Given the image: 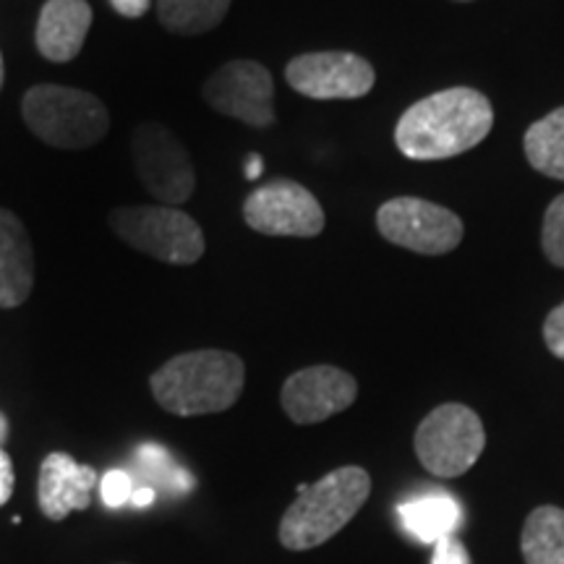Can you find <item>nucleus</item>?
Listing matches in <instances>:
<instances>
[{"mask_svg":"<svg viewBox=\"0 0 564 564\" xmlns=\"http://www.w3.org/2000/svg\"><path fill=\"white\" fill-rule=\"evenodd\" d=\"M494 108L478 89L453 87L411 105L394 126V144L408 160H449L489 137Z\"/></svg>","mask_w":564,"mask_h":564,"instance_id":"nucleus-1","label":"nucleus"},{"mask_svg":"<svg viewBox=\"0 0 564 564\" xmlns=\"http://www.w3.org/2000/svg\"><path fill=\"white\" fill-rule=\"evenodd\" d=\"M246 366L228 350L181 352L152 373L150 387L162 411L183 415L223 413L241 398Z\"/></svg>","mask_w":564,"mask_h":564,"instance_id":"nucleus-2","label":"nucleus"},{"mask_svg":"<svg viewBox=\"0 0 564 564\" xmlns=\"http://www.w3.org/2000/svg\"><path fill=\"white\" fill-rule=\"evenodd\" d=\"M371 494V478L358 465H345L308 484L288 507L280 523V544L291 552L322 546L356 518Z\"/></svg>","mask_w":564,"mask_h":564,"instance_id":"nucleus-3","label":"nucleus"},{"mask_svg":"<svg viewBox=\"0 0 564 564\" xmlns=\"http://www.w3.org/2000/svg\"><path fill=\"white\" fill-rule=\"evenodd\" d=\"M21 112L30 131L55 150H87L100 144L110 129V116L91 91L40 84L24 95Z\"/></svg>","mask_w":564,"mask_h":564,"instance_id":"nucleus-4","label":"nucleus"},{"mask_svg":"<svg viewBox=\"0 0 564 564\" xmlns=\"http://www.w3.org/2000/svg\"><path fill=\"white\" fill-rule=\"evenodd\" d=\"M110 228L147 257L165 264H194L204 257V232L186 212L167 207H121L110 212Z\"/></svg>","mask_w":564,"mask_h":564,"instance_id":"nucleus-5","label":"nucleus"},{"mask_svg":"<svg viewBox=\"0 0 564 564\" xmlns=\"http://www.w3.org/2000/svg\"><path fill=\"white\" fill-rule=\"evenodd\" d=\"M415 455L436 478H457L474 468L486 447L484 423L468 405L434 408L415 432Z\"/></svg>","mask_w":564,"mask_h":564,"instance_id":"nucleus-6","label":"nucleus"},{"mask_svg":"<svg viewBox=\"0 0 564 564\" xmlns=\"http://www.w3.org/2000/svg\"><path fill=\"white\" fill-rule=\"evenodd\" d=\"M131 154L141 186L154 199L167 207L192 199L196 188L192 154L171 129L154 121L139 123L131 139Z\"/></svg>","mask_w":564,"mask_h":564,"instance_id":"nucleus-7","label":"nucleus"},{"mask_svg":"<svg viewBox=\"0 0 564 564\" xmlns=\"http://www.w3.org/2000/svg\"><path fill=\"white\" fill-rule=\"evenodd\" d=\"M377 228L390 243L423 257L455 251L465 232L463 220L453 209L415 196L384 202L377 212Z\"/></svg>","mask_w":564,"mask_h":564,"instance_id":"nucleus-8","label":"nucleus"},{"mask_svg":"<svg viewBox=\"0 0 564 564\" xmlns=\"http://www.w3.org/2000/svg\"><path fill=\"white\" fill-rule=\"evenodd\" d=\"M243 220L262 236L314 238L324 230L322 204L295 181H272L253 188L243 202Z\"/></svg>","mask_w":564,"mask_h":564,"instance_id":"nucleus-9","label":"nucleus"},{"mask_svg":"<svg viewBox=\"0 0 564 564\" xmlns=\"http://www.w3.org/2000/svg\"><path fill=\"white\" fill-rule=\"evenodd\" d=\"M285 79L312 100H358L373 89L377 74L361 55L343 51L306 53L288 63Z\"/></svg>","mask_w":564,"mask_h":564,"instance_id":"nucleus-10","label":"nucleus"},{"mask_svg":"<svg viewBox=\"0 0 564 564\" xmlns=\"http://www.w3.org/2000/svg\"><path fill=\"white\" fill-rule=\"evenodd\" d=\"M274 82L272 74L257 61H230L217 68L204 84V100L223 116L267 129L274 123Z\"/></svg>","mask_w":564,"mask_h":564,"instance_id":"nucleus-11","label":"nucleus"},{"mask_svg":"<svg viewBox=\"0 0 564 564\" xmlns=\"http://www.w3.org/2000/svg\"><path fill=\"white\" fill-rule=\"evenodd\" d=\"M358 398V384L337 366H308L282 384V411L293 423H322L348 411Z\"/></svg>","mask_w":564,"mask_h":564,"instance_id":"nucleus-12","label":"nucleus"},{"mask_svg":"<svg viewBox=\"0 0 564 564\" xmlns=\"http://www.w3.org/2000/svg\"><path fill=\"white\" fill-rule=\"evenodd\" d=\"M97 478L91 465H79L68 453H51L42 460L37 478L40 510L55 523L66 520L68 512L87 510Z\"/></svg>","mask_w":564,"mask_h":564,"instance_id":"nucleus-13","label":"nucleus"},{"mask_svg":"<svg viewBox=\"0 0 564 564\" xmlns=\"http://www.w3.org/2000/svg\"><path fill=\"white\" fill-rule=\"evenodd\" d=\"M34 288V251L24 223L0 209V308H17Z\"/></svg>","mask_w":564,"mask_h":564,"instance_id":"nucleus-14","label":"nucleus"},{"mask_svg":"<svg viewBox=\"0 0 564 564\" xmlns=\"http://www.w3.org/2000/svg\"><path fill=\"white\" fill-rule=\"evenodd\" d=\"M91 26L87 0H47L37 21V51L53 63H68L82 53Z\"/></svg>","mask_w":564,"mask_h":564,"instance_id":"nucleus-15","label":"nucleus"},{"mask_svg":"<svg viewBox=\"0 0 564 564\" xmlns=\"http://www.w3.org/2000/svg\"><path fill=\"white\" fill-rule=\"evenodd\" d=\"M400 525L421 544H440L455 535L463 523V507L449 491L434 489L415 494L398 505Z\"/></svg>","mask_w":564,"mask_h":564,"instance_id":"nucleus-16","label":"nucleus"},{"mask_svg":"<svg viewBox=\"0 0 564 564\" xmlns=\"http://www.w3.org/2000/svg\"><path fill=\"white\" fill-rule=\"evenodd\" d=\"M520 549L525 564H564V510L544 505L528 514Z\"/></svg>","mask_w":564,"mask_h":564,"instance_id":"nucleus-17","label":"nucleus"},{"mask_svg":"<svg viewBox=\"0 0 564 564\" xmlns=\"http://www.w3.org/2000/svg\"><path fill=\"white\" fill-rule=\"evenodd\" d=\"M525 158L539 173L564 181V108L535 121L523 139Z\"/></svg>","mask_w":564,"mask_h":564,"instance_id":"nucleus-18","label":"nucleus"},{"mask_svg":"<svg viewBox=\"0 0 564 564\" xmlns=\"http://www.w3.org/2000/svg\"><path fill=\"white\" fill-rule=\"evenodd\" d=\"M230 9V0H158V19L173 34H204L215 30Z\"/></svg>","mask_w":564,"mask_h":564,"instance_id":"nucleus-19","label":"nucleus"},{"mask_svg":"<svg viewBox=\"0 0 564 564\" xmlns=\"http://www.w3.org/2000/svg\"><path fill=\"white\" fill-rule=\"evenodd\" d=\"M137 463L141 468V476H147L152 481V489L154 486H165V489L173 491H188L194 486L192 476L183 468H178V465L171 460V455H167V449L158 447V444H144V447H139Z\"/></svg>","mask_w":564,"mask_h":564,"instance_id":"nucleus-20","label":"nucleus"},{"mask_svg":"<svg viewBox=\"0 0 564 564\" xmlns=\"http://www.w3.org/2000/svg\"><path fill=\"white\" fill-rule=\"evenodd\" d=\"M541 249L556 267H564V194L549 204L541 228Z\"/></svg>","mask_w":564,"mask_h":564,"instance_id":"nucleus-21","label":"nucleus"},{"mask_svg":"<svg viewBox=\"0 0 564 564\" xmlns=\"http://www.w3.org/2000/svg\"><path fill=\"white\" fill-rule=\"evenodd\" d=\"M133 486L137 484H133V478L126 474V470H108L100 481V497H102L105 507L118 510V507L129 505Z\"/></svg>","mask_w":564,"mask_h":564,"instance_id":"nucleus-22","label":"nucleus"},{"mask_svg":"<svg viewBox=\"0 0 564 564\" xmlns=\"http://www.w3.org/2000/svg\"><path fill=\"white\" fill-rule=\"evenodd\" d=\"M544 343L556 358H562V361H564V303H560V306H556L554 312L546 316Z\"/></svg>","mask_w":564,"mask_h":564,"instance_id":"nucleus-23","label":"nucleus"},{"mask_svg":"<svg viewBox=\"0 0 564 564\" xmlns=\"http://www.w3.org/2000/svg\"><path fill=\"white\" fill-rule=\"evenodd\" d=\"M432 564H470L468 549L463 546V541H457L455 535L434 544V560Z\"/></svg>","mask_w":564,"mask_h":564,"instance_id":"nucleus-24","label":"nucleus"},{"mask_svg":"<svg viewBox=\"0 0 564 564\" xmlns=\"http://www.w3.org/2000/svg\"><path fill=\"white\" fill-rule=\"evenodd\" d=\"M13 494V463L6 449H0V507L11 499Z\"/></svg>","mask_w":564,"mask_h":564,"instance_id":"nucleus-25","label":"nucleus"},{"mask_svg":"<svg viewBox=\"0 0 564 564\" xmlns=\"http://www.w3.org/2000/svg\"><path fill=\"white\" fill-rule=\"evenodd\" d=\"M152 0H110V6L126 19H139L150 11Z\"/></svg>","mask_w":564,"mask_h":564,"instance_id":"nucleus-26","label":"nucleus"},{"mask_svg":"<svg viewBox=\"0 0 564 564\" xmlns=\"http://www.w3.org/2000/svg\"><path fill=\"white\" fill-rule=\"evenodd\" d=\"M154 497H158V491H154L152 486L139 484V486H133V494H131V502L129 505H133V507H150L154 502Z\"/></svg>","mask_w":564,"mask_h":564,"instance_id":"nucleus-27","label":"nucleus"},{"mask_svg":"<svg viewBox=\"0 0 564 564\" xmlns=\"http://www.w3.org/2000/svg\"><path fill=\"white\" fill-rule=\"evenodd\" d=\"M262 171H264V162H262V158H259V154H251L249 162H246V178H249V181H257L259 175H262Z\"/></svg>","mask_w":564,"mask_h":564,"instance_id":"nucleus-28","label":"nucleus"},{"mask_svg":"<svg viewBox=\"0 0 564 564\" xmlns=\"http://www.w3.org/2000/svg\"><path fill=\"white\" fill-rule=\"evenodd\" d=\"M6 436H9V421H6V415L0 413V444L6 442Z\"/></svg>","mask_w":564,"mask_h":564,"instance_id":"nucleus-29","label":"nucleus"},{"mask_svg":"<svg viewBox=\"0 0 564 564\" xmlns=\"http://www.w3.org/2000/svg\"><path fill=\"white\" fill-rule=\"evenodd\" d=\"M0 87H3V55H0Z\"/></svg>","mask_w":564,"mask_h":564,"instance_id":"nucleus-30","label":"nucleus"}]
</instances>
